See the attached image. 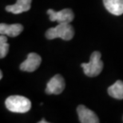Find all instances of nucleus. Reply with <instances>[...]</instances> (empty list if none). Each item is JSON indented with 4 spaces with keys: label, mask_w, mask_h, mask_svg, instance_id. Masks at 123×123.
<instances>
[{
    "label": "nucleus",
    "mask_w": 123,
    "mask_h": 123,
    "mask_svg": "<svg viewBox=\"0 0 123 123\" xmlns=\"http://www.w3.org/2000/svg\"><path fill=\"white\" fill-rule=\"evenodd\" d=\"M103 3L110 14L116 16L123 14V0H103Z\"/></svg>",
    "instance_id": "10"
},
{
    "label": "nucleus",
    "mask_w": 123,
    "mask_h": 123,
    "mask_svg": "<svg viewBox=\"0 0 123 123\" xmlns=\"http://www.w3.org/2000/svg\"><path fill=\"white\" fill-rule=\"evenodd\" d=\"M6 109L13 113L24 114L31 108V102L27 98L20 95L10 96L5 101Z\"/></svg>",
    "instance_id": "1"
},
{
    "label": "nucleus",
    "mask_w": 123,
    "mask_h": 123,
    "mask_svg": "<svg viewBox=\"0 0 123 123\" xmlns=\"http://www.w3.org/2000/svg\"><path fill=\"white\" fill-rule=\"evenodd\" d=\"M102 54L99 51H93L90 55V62L87 63H82L81 66L83 69V72L88 77H96L99 75L102 71L103 62L101 60Z\"/></svg>",
    "instance_id": "3"
},
{
    "label": "nucleus",
    "mask_w": 123,
    "mask_h": 123,
    "mask_svg": "<svg viewBox=\"0 0 123 123\" xmlns=\"http://www.w3.org/2000/svg\"><path fill=\"white\" fill-rule=\"evenodd\" d=\"M66 87L65 79L61 74H56L46 84L45 92L47 94H60Z\"/></svg>",
    "instance_id": "5"
},
{
    "label": "nucleus",
    "mask_w": 123,
    "mask_h": 123,
    "mask_svg": "<svg viewBox=\"0 0 123 123\" xmlns=\"http://www.w3.org/2000/svg\"><path fill=\"white\" fill-rule=\"evenodd\" d=\"M44 122H45V123H47L48 122H47V121H45V119H44V118H43V119H42L40 122H38V123H44Z\"/></svg>",
    "instance_id": "13"
},
{
    "label": "nucleus",
    "mask_w": 123,
    "mask_h": 123,
    "mask_svg": "<svg viewBox=\"0 0 123 123\" xmlns=\"http://www.w3.org/2000/svg\"><path fill=\"white\" fill-rule=\"evenodd\" d=\"M32 0H17V2L14 5H9L6 6V11L7 12L18 14L23 12L28 11L31 9Z\"/></svg>",
    "instance_id": "9"
},
{
    "label": "nucleus",
    "mask_w": 123,
    "mask_h": 123,
    "mask_svg": "<svg viewBox=\"0 0 123 123\" xmlns=\"http://www.w3.org/2000/svg\"><path fill=\"white\" fill-rule=\"evenodd\" d=\"M42 62V58L36 53H30L26 59L20 65V70L26 72H34L39 67Z\"/></svg>",
    "instance_id": "6"
},
{
    "label": "nucleus",
    "mask_w": 123,
    "mask_h": 123,
    "mask_svg": "<svg viewBox=\"0 0 123 123\" xmlns=\"http://www.w3.org/2000/svg\"><path fill=\"white\" fill-rule=\"evenodd\" d=\"M23 31V26L20 23H14V24H6L1 23L0 24V34H5V35L10 37H16L19 35Z\"/></svg>",
    "instance_id": "8"
},
{
    "label": "nucleus",
    "mask_w": 123,
    "mask_h": 123,
    "mask_svg": "<svg viewBox=\"0 0 123 123\" xmlns=\"http://www.w3.org/2000/svg\"><path fill=\"white\" fill-rule=\"evenodd\" d=\"M74 36V30L70 23H58L55 27L49 28L46 32L47 39L60 38L65 41L71 40Z\"/></svg>",
    "instance_id": "2"
},
{
    "label": "nucleus",
    "mask_w": 123,
    "mask_h": 123,
    "mask_svg": "<svg viewBox=\"0 0 123 123\" xmlns=\"http://www.w3.org/2000/svg\"><path fill=\"white\" fill-rule=\"evenodd\" d=\"M47 14L50 15L51 22H58V23H70L74 19V11L70 8L63 9L59 11H55L52 9H49Z\"/></svg>",
    "instance_id": "4"
},
{
    "label": "nucleus",
    "mask_w": 123,
    "mask_h": 123,
    "mask_svg": "<svg viewBox=\"0 0 123 123\" xmlns=\"http://www.w3.org/2000/svg\"><path fill=\"white\" fill-rule=\"evenodd\" d=\"M10 46L7 43V38L5 34H1L0 36V58H3L8 54Z\"/></svg>",
    "instance_id": "12"
},
{
    "label": "nucleus",
    "mask_w": 123,
    "mask_h": 123,
    "mask_svg": "<svg viewBox=\"0 0 123 123\" xmlns=\"http://www.w3.org/2000/svg\"><path fill=\"white\" fill-rule=\"evenodd\" d=\"M2 72L0 71V79H2Z\"/></svg>",
    "instance_id": "14"
},
{
    "label": "nucleus",
    "mask_w": 123,
    "mask_h": 123,
    "mask_svg": "<svg viewBox=\"0 0 123 123\" xmlns=\"http://www.w3.org/2000/svg\"><path fill=\"white\" fill-rule=\"evenodd\" d=\"M77 113L79 122L82 123H98L100 122L97 114L93 110L88 109L83 105H79L77 107Z\"/></svg>",
    "instance_id": "7"
},
{
    "label": "nucleus",
    "mask_w": 123,
    "mask_h": 123,
    "mask_svg": "<svg viewBox=\"0 0 123 123\" xmlns=\"http://www.w3.org/2000/svg\"><path fill=\"white\" fill-rule=\"evenodd\" d=\"M108 94L110 97L115 98V99L122 100L123 99V82L121 80H117L114 84L108 88L107 90Z\"/></svg>",
    "instance_id": "11"
}]
</instances>
